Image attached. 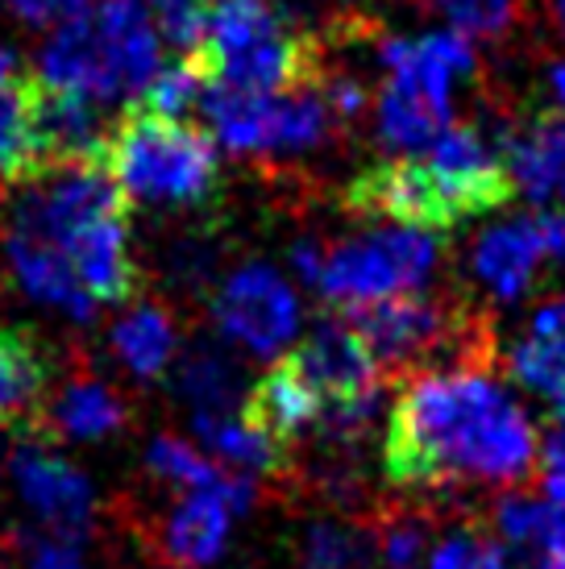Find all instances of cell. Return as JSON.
Instances as JSON below:
<instances>
[{
    "label": "cell",
    "mask_w": 565,
    "mask_h": 569,
    "mask_svg": "<svg viewBox=\"0 0 565 569\" xmlns=\"http://www.w3.org/2000/svg\"><path fill=\"white\" fill-rule=\"evenodd\" d=\"M291 262H296V270L308 279V283H316V274H320V262H325V241H316V238H304L291 250Z\"/></svg>",
    "instance_id": "cell-37"
},
{
    "label": "cell",
    "mask_w": 565,
    "mask_h": 569,
    "mask_svg": "<svg viewBox=\"0 0 565 569\" xmlns=\"http://www.w3.org/2000/svg\"><path fill=\"white\" fill-rule=\"evenodd\" d=\"M158 17V30L171 38L188 59L205 38V0H150Z\"/></svg>",
    "instance_id": "cell-32"
},
{
    "label": "cell",
    "mask_w": 565,
    "mask_h": 569,
    "mask_svg": "<svg viewBox=\"0 0 565 569\" xmlns=\"http://www.w3.org/2000/svg\"><path fill=\"white\" fill-rule=\"evenodd\" d=\"M4 253H9V270L13 279L21 283V291L38 303H50L67 317L76 320H92L96 303L92 296L79 287L76 270L67 262L63 250H54L50 241L26 238V233H4Z\"/></svg>",
    "instance_id": "cell-17"
},
{
    "label": "cell",
    "mask_w": 565,
    "mask_h": 569,
    "mask_svg": "<svg viewBox=\"0 0 565 569\" xmlns=\"http://www.w3.org/2000/svg\"><path fill=\"white\" fill-rule=\"evenodd\" d=\"M200 80L250 96L308 88L325 50L275 0H205V38L188 54Z\"/></svg>",
    "instance_id": "cell-2"
},
{
    "label": "cell",
    "mask_w": 565,
    "mask_h": 569,
    "mask_svg": "<svg viewBox=\"0 0 565 569\" xmlns=\"http://www.w3.org/2000/svg\"><path fill=\"white\" fill-rule=\"evenodd\" d=\"M495 528L507 545L519 553H545L565 540V511L553 499H533V495H507L495 503Z\"/></svg>",
    "instance_id": "cell-24"
},
{
    "label": "cell",
    "mask_w": 565,
    "mask_h": 569,
    "mask_svg": "<svg viewBox=\"0 0 565 569\" xmlns=\"http://www.w3.org/2000/svg\"><path fill=\"white\" fill-rule=\"evenodd\" d=\"M200 96H205L200 71L188 59H179V63L158 67V76L129 100V109L155 112V117H184L191 104H200Z\"/></svg>",
    "instance_id": "cell-28"
},
{
    "label": "cell",
    "mask_w": 565,
    "mask_h": 569,
    "mask_svg": "<svg viewBox=\"0 0 565 569\" xmlns=\"http://www.w3.org/2000/svg\"><path fill=\"white\" fill-rule=\"evenodd\" d=\"M549 88H553V96L565 104V59H553L549 63Z\"/></svg>",
    "instance_id": "cell-39"
},
{
    "label": "cell",
    "mask_w": 565,
    "mask_h": 569,
    "mask_svg": "<svg viewBox=\"0 0 565 569\" xmlns=\"http://www.w3.org/2000/svg\"><path fill=\"white\" fill-rule=\"evenodd\" d=\"M440 262L437 238L424 229H378L325 246L316 287L337 303H370L420 291Z\"/></svg>",
    "instance_id": "cell-5"
},
{
    "label": "cell",
    "mask_w": 565,
    "mask_h": 569,
    "mask_svg": "<svg viewBox=\"0 0 565 569\" xmlns=\"http://www.w3.org/2000/svg\"><path fill=\"white\" fill-rule=\"evenodd\" d=\"M466 38H507L519 21V0H420Z\"/></svg>",
    "instance_id": "cell-30"
},
{
    "label": "cell",
    "mask_w": 565,
    "mask_h": 569,
    "mask_svg": "<svg viewBox=\"0 0 565 569\" xmlns=\"http://www.w3.org/2000/svg\"><path fill=\"white\" fill-rule=\"evenodd\" d=\"M9 478H13L21 503L42 528V540H83L96 523V490L83 470L54 458L42 441H17L9 453Z\"/></svg>",
    "instance_id": "cell-7"
},
{
    "label": "cell",
    "mask_w": 565,
    "mask_h": 569,
    "mask_svg": "<svg viewBox=\"0 0 565 569\" xmlns=\"http://www.w3.org/2000/svg\"><path fill=\"white\" fill-rule=\"evenodd\" d=\"M507 370H512L528 391H536V396L545 399L549 408H557L565 416V349L549 346V341H541V337L528 332V337L512 349Z\"/></svg>",
    "instance_id": "cell-27"
},
{
    "label": "cell",
    "mask_w": 565,
    "mask_h": 569,
    "mask_svg": "<svg viewBox=\"0 0 565 569\" xmlns=\"http://www.w3.org/2000/svg\"><path fill=\"white\" fill-rule=\"evenodd\" d=\"M133 420L129 399L105 379L88 375V366H76L71 379L50 391L47 403V441L71 437V441H105Z\"/></svg>",
    "instance_id": "cell-15"
},
{
    "label": "cell",
    "mask_w": 565,
    "mask_h": 569,
    "mask_svg": "<svg viewBox=\"0 0 565 569\" xmlns=\"http://www.w3.org/2000/svg\"><path fill=\"white\" fill-rule=\"evenodd\" d=\"M92 13L100 21V30H105V38H109L112 63H117V76H121L126 100H133L158 76V67H162V47H158L155 21H150L141 0H100Z\"/></svg>",
    "instance_id": "cell-19"
},
{
    "label": "cell",
    "mask_w": 565,
    "mask_h": 569,
    "mask_svg": "<svg viewBox=\"0 0 565 569\" xmlns=\"http://www.w3.org/2000/svg\"><path fill=\"white\" fill-rule=\"evenodd\" d=\"M200 104L220 142L254 159H304L329 146L341 129L313 83L279 96H250L208 83Z\"/></svg>",
    "instance_id": "cell-4"
},
{
    "label": "cell",
    "mask_w": 565,
    "mask_h": 569,
    "mask_svg": "<svg viewBox=\"0 0 565 569\" xmlns=\"http://www.w3.org/2000/svg\"><path fill=\"white\" fill-rule=\"evenodd\" d=\"M146 470H150L158 482L188 490V495H217V499H225L234 511H246V507L254 503V495H258V487H254L246 475L220 470L217 461L200 458L188 441H179V437H171V432H162V437L150 441Z\"/></svg>",
    "instance_id": "cell-20"
},
{
    "label": "cell",
    "mask_w": 565,
    "mask_h": 569,
    "mask_svg": "<svg viewBox=\"0 0 565 569\" xmlns=\"http://www.w3.org/2000/svg\"><path fill=\"white\" fill-rule=\"evenodd\" d=\"M536 569H565V540L536 557Z\"/></svg>",
    "instance_id": "cell-38"
},
{
    "label": "cell",
    "mask_w": 565,
    "mask_h": 569,
    "mask_svg": "<svg viewBox=\"0 0 565 569\" xmlns=\"http://www.w3.org/2000/svg\"><path fill=\"white\" fill-rule=\"evenodd\" d=\"M63 253L96 308L100 303H126L138 296L141 270L133 262V250H129V208L109 212L88 229H79L76 238L63 246Z\"/></svg>",
    "instance_id": "cell-12"
},
{
    "label": "cell",
    "mask_w": 565,
    "mask_h": 569,
    "mask_svg": "<svg viewBox=\"0 0 565 569\" xmlns=\"http://www.w3.org/2000/svg\"><path fill=\"white\" fill-rule=\"evenodd\" d=\"M54 353L33 329H0V432L47 441V403L54 391Z\"/></svg>",
    "instance_id": "cell-9"
},
{
    "label": "cell",
    "mask_w": 565,
    "mask_h": 569,
    "mask_svg": "<svg viewBox=\"0 0 565 569\" xmlns=\"http://www.w3.org/2000/svg\"><path fill=\"white\" fill-rule=\"evenodd\" d=\"M375 553L387 569H416L428 545V520L408 511V507H391L375 520Z\"/></svg>",
    "instance_id": "cell-29"
},
{
    "label": "cell",
    "mask_w": 565,
    "mask_h": 569,
    "mask_svg": "<svg viewBox=\"0 0 565 569\" xmlns=\"http://www.w3.org/2000/svg\"><path fill=\"white\" fill-rule=\"evenodd\" d=\"M503 159L507 171L536 204L565 200V117L562 112H536L528 126L503 133Z\"/></svg>",
    "instance_id": "cell-16"
},
{
    "label": "cell",
    "mask_w": 565,
    "mask_h": 569,
    "mask_svg": "<svg viewBox=\"0 0 565 569\" xmlns=\"http://www.w3.org/2000/svg\"><path fill=\"white\" fill-rule=\"evenodd\" d=\"M191 432H196L220 461L241 466V470H250V475H279V470H287V458H291L282 445L262 437L258 428H250L241 416H234V411H196Z\"/></svg>",
    "instance_id": "cell-22"
},
{
    "label": "cell",
    "mask_w": 565,
    "mask_h": 569,
    "mask_svg": "<svg viewBox=\"0 0 565 569\" xmlns=\"http://www.w3.org/2000/svg\"><path fill=\"white\" fill-rule=\"evenodd\" d=\"M545 9H549V17H553V26L565 33V0H545Z\"/></svg>",
    "instance_id": "cell-41"
},
{
    "label": "cell",
    "mask_w": 565,
    "mask_h": 569,
    "mask_svg": "<svg viewBox=\"0 0 565 569\" xmlns=\"http://www.w3.org/2000/svg\"><path fill=\"white\" fill-rule=\"evenodd\" d=\"M428 569H507V553L483 523H462L433 549Z\"/></svg>",
    "instance_id": "cell-31"
},
{
    "label": "cell",
    "mask_w": 565,
    "mask_h": 569,
    "mask_svg": "<svg viewBox=\"0 0 565 569\" xmlns=\"http://www.w3.org/2000/svg\"><path fill=\"white\" fill-rule=\"evenodd\" d=\"M241 420L258 428L275 445L291 449V441L320 432L325 425V403L313 391V382L299 375L291 353L270 362V370L241 396Z\"/></svg>",
    "instance_id": "cell-13"
},
{
    "label": "cell",
    "mask_w": 565,
    "mask_h": 569,
    "mask_svg": "<svg viewBox=\"0 0 565 569\" xmlns=\"http://www.w3.org/2000/svg\"><path fill=\"white\" fill-rule=\"evenodd\" d=\"M112 126L105 121V104L96 96L50 88L33 76V138L42 167L63 162H100Z\"/></svg>",
    "instance_id": "cell-10"
},
{
    "label": "cell",
    "mask_w": 565,
    "mask_h": 569,
    "mask_svg": "<svg viewBox=\"0 0 565 569\" xmlns=\"http://www.w3.org/2000/svg\"><path fill=\"white\" fill-rule=\"evenodd\" d=\"M105 167L126 200L150 208H200L220 188L217 146L184 117L129 109L109 133Z\"/></svg>",
    "instance_id": "cell-3"
},
{
    "label": "cell",
    "mask_w": 565,
    "mask_h": 569,
    "mask_svg": "<svg viewBox=\"0 0 565 569\" xmlns=\"http://www.w3.org/2000/svg\"><path fill=\"white\" fill-rule=\"evenodd\" d=\"M375 561V532H361L354 523L325 520L304 532L299 569H370Z\"/></svg>",
    "instance_id": "cell-26"
},
{
    "label": "cell",
    "mask_w": 565,
    "mask_h": 569,
    "mask_svg": "<svg viewBox=\"0 0 565 569\" xmlns=\"http://www.w3.org/2000/svg\"><path fill=\"white\" fill-rule=\"evenodd\" d=\"M175 320L171 312L162 308V303L146 300L138 303L133 312L112 325L109 332V346L112 353L121 358L129 375H138V379H158L175 358Z\"/></svg>",
    "instance_id": "cell-21"
},
{
    "label": "cell",
    "mask_w": 565,
    "mask_h": 569,
    "mask_svg": "<svg viewBox=\"0 0 565 569\" xmlns=\"http://www.w3.org/2000/svg\"><path fill=\"white\" fill-rule=\"evenodd\" d=\"M17 76V59L9 54V47L0 42V83H9Z\"/></svg>",
    "instance_id": "cell-40"
},
{
    "label": "cell",
    "mask_w": 565,
    "mask_h": 569,
    "mask_svg": "<svg viewBox=\"0 0 565 569\" xmlns=\"http://www.w3.org/2000/svg\"><path fill=\"white\" fill-rule=\"evenodd\" d=\"M533 337H541V341H549V346L565 349V300L557 303H545L541 312L533 317Z\"/></svg>",
    "instance_id": "cell-35"
},
{
    "label": "cell",
    "mask_w": 565,
    "mask_h": 569,
    "mask_svg": "<svg viewBox=\"0 0 565 569\" xmlns=\"http://www.w3.org/2000/svg\"><path fill=\"white\" fill-rule=\"evenodd\" d=\"M4 4L26 26H63V21L92 9V0H4Z\"/></svg>",
    "instance_id": "cell-33"
},
{
    "label": "cell",
    "mask_w": 565,
    "mask_h": 569,
    "mask_svg": "<svg viewBox=\"0 0 565 569\" xmlns=\"http://www.w3.org/2000/svg\"><path fill=\"white\" fill-rule=\"evenodd\" d=\"M346 208L361 217H391L404 229H424V233H449L466 221L457 196L424 150L395 154L358 171L346 188Z\"/></svg>",
    "instance_id": "cell-6"
},
{
    "label": "cell",
    "mask_w": 565,
    "mask_h": 569,
    "mask_svg": "<svg viewBox=\"0 0 565 569\" xmlns=\"http://www.w3.org/2000/svg\"><path fill=\"white\" fill-rule=\"evenodd\" d=\"M175 391L200 411H234L237 396V362L225 358L217 346H196L184 353V362L175 370Z\"/></svg>",
    "instance_id": "cell-25"
},
{
    "label": "cell",
    "mask_w": 565,
    "mask_h": 569,
    "mask_svg": "<svg viewBox=\"0 0 565 569\" xmlns=\"http://www.w3.org/2000/svg\"><path fill=\"white\" fill-rule=\"evenodd\" d=\"M0 296H4V283H0Z\"/></svg>",
    "instance_id": "cell-42"
},
{
    "label": "cell",
    "mask_w": 565,
    "mask_h": 569,
    "mask_svg": "<svg viewBox=\"0 0 565 569\" xmlns=\"http://www.w3.org/2000/svg\"><path fill=\"white\" fill-rule=\"evenodd\" d=\"M30 569H83V561L76 557L71 545H59V540H38Z\"/></svg>",
    "instance_id": "cell-36"
},
{
    "label": "cell",
    "mask_w": 565,
    "mask_h": 569,
    "mask_svg": "<svg viewBox=\"0 0 565 569\" xmlns=\"http://www.w3.org/2000/svg\"><path fill=\"white\" fill-rule=\"evenodd\" d=\"M541 478H545V490L549 499L565 511V416H557L545 437V449H541Z\"/></svg>",
    "instance_id": "cell-34"
},
{
    "label": "cell",
    "mask_w": 565,
    "mask_h": 569,
    "mask_svg": "<svg viewBox=\"0 0 565 569\" xmlns=\"http://www.w3.org/2000/svg\"><path fill=\"white\" fill-rule=\"evenodd\" d=\"M533 416L487 370L420 375L395 396L383 466L399 490L503 487L533 478Z\"/></svg>",
    "instance_id": "cell-1"
},
{
    "label": "cell",
    "mask_w": 565,
    "mask_h": 569,
    "mask_svg": "<svg viewBox=\"0 0 565 569\" xmlns=\"http://www.w3.org/2000/svg\"><path fill=\"white\" fill-rule=\"evenodd\" d=\"M474 274L487 283V291L495 300L512 303L519 300L528 287L536 283V270L553 262L549 246L541 238V224L533 217H516L503 221L495 229H487L483 238L474 241Z\"/></svg>",
    "instance_id": "cell-14"
},
{
    "label": "cell",
    "mask_w": 565,
    "mask_h": 569,
    "mask_svg": "<svg viewBox=\"0 0 565 569\" xmlns=\"http://www.w3.org/2000/svg\"><path fill=\"white\" fill-rule=\"evenodd\" d=\"M38 80L50 83V88L96 96L100 104L126 96L117 63H112L109 38H105L92 9L63 21L59 30L50 33V42L38 54Z\"/></svg>",
    "instance_id": "cell-11"
},
{
    "label": "cell",
    "mask_w": 565,
    "mask_h": 569,
    "mask_svg": "<svg viewBox=\"0 0 565 569\" xmlns=\"http://www.w3.org/2000/svg\"><path fill=\"white\" fill-rule=\"evenodd\" d=\"M234 507L217 495H188L155 532V557L175 569L212 566L229 540Z\"/></svg>",
    "instance_id": "cell-18"
},
{
    "label": "cell",
    "mask_w": 565,
    "mask_h": 569,
    "mask_svg": "<svg viewBox=\"0 0 565 569\" xmlns=\"http://www.w3.org/2000/svg\"><path fill=\"white\" fill-rule=\"evenodd\" d=\"M42 171L33 138V76H13L0 83V188Z\"/></svg>",
    "instance_id": "cell-23"
},
{
    "label": "cell",
    "mask_w": 565,
    "mask_h": 569,
    "mask_svg": "<svg viewBox=\"0 0 565 569\" xmlns=\"http://www.w3.org/2000/svg\"><path fill=\"white\" fill-rule=\"evenodd\" d=\"M212 317L229 341L267 358L299 329V303L279 270L250 262L220 283L212 296Z\"/></svg>",
    "instance_id": "cell-8"
}]
</instances>
